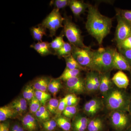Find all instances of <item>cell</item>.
Returning <instances> with one entry per match:
<instances>
[{
	"mask_svg": "<svg viewBox=\"0 0 131 131\" xmlns=\"http://www.w3.org/2000/svg\"><path fill=\"white\" fill-rule=\"evenodd\" d=\"M113 19L101 14L95 6L90 5L86 28L90 35L101 46L105 38L110 33Z\"/></svg>",
	"mask_w": 131,
	"mask_h": 131,
	"instance_id": "obj_1",
	"label": "cell"
},
{
	"mask_svg": "<svg viewBox=\"0 0 131 131\" xmlns=\"http://www.w3.org/2000/svg\"><path fill=\"white\" fill-rule=\"evenodd\" d=\"M130 96L131 95L124 89L114 86L103 95L104 106L111 112L121 111L128 112Z\"/></svg>",
	"mask_w": 131,
	"mask_h": 131,
	"instance_id": "obj_2",
	"label": "cell"
},
{
	"mask_svg": "<svg viewBox=\"0 0 131 131\" xmlns=\"http://www.w3.org/2000/svg\"><path fill=\"white\" fill-rule=\"evenodd\" d=\"M114 49L110 47H101L93 50L90 71H95L102 74L114 69Z\"/></svg>",
	"mask_w": 131,
	"mask_h": 131,
	"instance_id": "obj_3",
	"label": "cell"
},
{
	"mask_svg": "<svg viewBox=\"0 0 131 131\" xmlns=\"http://www.w3.org/2000/svg\"><path fill=\"white\" fill-rule=\"evenodd\" d=\"M64 18L63 34L70 43L72 45L80 48H86L88 47L83 42L81 31L72 21L71 17L65 15Z\"/></svg>",
	"mask_w": 131,
	"mask_h": 131,
	"instance_id": "obj_4",
	"label": "cell"
},
{
	"mask_svg": "<svg viewBox=\"0 0 131 131\" xmlns=\"http://www.w3.org/2000/svg\"><path fill=\"white\" fill-rule=\"evenodd\" d=\"M109 116L110 126L114 131H124L131 126V116L128 112L112 111Z\"/></svg>",
	"mask_w": 131,
	"mask_h": 131,
	"instance_id": "obj_5",
	"label": "cell"
},
{
	"mask_svg": "<svg viewBox=\"0 0 131 131\" xmlns=\"http://www.w3.org/2000/svg\"><path fill=\"white\" fill-rule=\"evenodd\" d=\"M59 10L54 8L40 24L45 29L49 30L51 37L55 36L59 28L63 27V23L64 18L61 15Z\"/></svg>",
	"mask_w": 131,
	"mask_h": 131,
	"instance_id": "obj_6",
	"label": "cell"
},
{
	"mask_svg": "<svg viewBox=\"0 0 131 131\" xmlns=\"http://www.w3.org/2000/svg\"><path fill=\"white\" fill-rule=\"evenodd\" d=\"M72 48L71 55L75 60L85 70H90L93 50L88 46L80 48L72 45Z\"/></svg>",
	"mask_w": 131,
	"mask_h": 131,
	"instance_id": "obj_7",
	"label": "cell"
},
{
	"mask_svg": "<svg viewBox=\"0 0 131 131\" xmlns=\"http://www.w3.org/2000/svg\"><path fill=\"white\" fill-rule=\"evenodd\" d=\"M117 25L115 30L114 40L117 45L131 35V24L116 13Z\"/></svg>",
	"mask_w": 131,
	"mask_h": 131,
	"instance_id": "obj_8",
	"label": "cell"
},
{
	"mask_svg": "<svg viewBox=\"0 0 131 131\" xmlns=\"http://www.w3.org/2000/svg\"><path fill=\"white\" fill-rule=\"evenodd\" d=\"M104 107L103 100L99 98H93L84 103L83 112L89 118H93Z\"/></svg>",
	"mask_w": 131,
	"mask_h": 131,
	"instance_id": "obj_9",
	"label": "cell"
},
{
	"mask_svg": "<svg viewBox=\"0 0 131 131\" xmlns=\"http://www.w3.org/2000/svg\"><path fill=\"white\" fill-rule=\"evenodd\" d=\"M65 82L66 89L70 94H80L86 92L85 78L80 76L71 78Z\"/></svg>",
	"mask_w": 131,
	"mask_h": 131,
	"instance_id": "obj_10",
	"label": "cell"
},
{
	"mask_svg": "<svg viewBox=\"0 0 131 131\" xmlns=\"http://www.w3.org/2000/svg\"><path fill=\"white\" fill-rule=\"evenodd\" d=\"M90 119L85 114L78 113L71 122V131H87Z\"/></svg>",
	"mask_w": 131,
	"mask_h": 131,
	"instance_id": "obj_11",
	"label": "cell"
},
{
	"mask_svg": "<svg viewBox=\"0 0 131 131\" xmlns=\"http://www.w3.org/2000/svg\"><path fill=\"white\" fill-rule=\"evenodd\" d=\"M113 63L114 69L120 71H127L130 72L131 67L127 61L121 53L114 49L113 52Z\"/></svg>",
	"mask_w": 131,
	"mask_h": 131,
	"instance_id": "obj_12",
	"label": "cell"
},
{
	"mask_svg": "<svg viewBox=\"0 0 131 131\" xmlns=\"http://www.w3.org/2000/svg\"><path fill=\"white\" fill-rule=\"evenodd\" d=\"M111 71L100 74V83L99 91L104 95L114 87L113 83L110 77Z\"/></svg>",
	"mask_w": 131,
	"mask_h": 131,
	"instance_id": "obj_13",
	"label": "cell"
},
{
	"mask_svg": "<svg viewBox=\"0 0 131 131\" xmlns=\"http://www.w3.org/2000/svg\"><path fill=\"white\" fill-rule=\"evenodd\" d=\"M115 86L121 89L127 88L129 84V80L127 75L122 71H119L112 78Z\"/></svg>",
	"mask_w": 131,
	"mask_h": 131,
	"instance_id": "obj_14",
	"label": "cell"
},
{
	"mask_svg": "<svg viewBox=\"0 0 131 131\" xmlns=\"http://www.w3.org/2000/svg\"><path fill=\"white\" fill-rule=\"evenodd\" d=\"M105 121L101 117H95L90 120L87 131H106Z\"/></svg>",
	"mask_w": 131,
	"mask_h": 131,
	"instance_id": "obj_15",
	"label": "cell"
},
{
	"mask_svg": "<svg viewBox=\"0 0 131 131\" xmlns=\"http://www.w3.org/2000/svg\"><path fill=\"white\" fill-rule=\"evenodd\" d=\"M90 5L82 1L71 0L69 7L74 15L79 17L88 8Z\"/></svg>",
	"mask_w": 131,
	"mask_h": 131,
	"instance_id": "obj_16",
	"label": "cell"
},
{
	"mask_svg": "<svg viewBox=\"0 0 131 131\" xmlns=\"http://www.w3.org/2000/svg\"><path fill=\"white\" fill-rule=\"evenodd\" d=\"M9 105L14 109L17 115H22L27 109V101L23 97L16 98Z\"/></svg>",
	"mask_w": 131,
	"mask_h": 131,
	"instance_id": "obj_17",
	"label": "cell"
},
{
	"mask_svg": "<svg viewBox=\"0 0 131 131\" xmlns=\"http://www.w3.org/2000/svg\"><path fill=\"white\" fill-rule=\"evenodd\" d=\"M51 80V78L49 77H41L36 78L31 84L35 90L46 92Z\"/></svg>",
	"mask_w": 131,
	"mask_h": 131,
	"instance_id": "obj_18",
	"label": "cell"
},
{
	"mask_svg": "<svg viewBox=\"0 0 131 131\" xmlns=\"http://www.w3.org/2000/svg\"><path fill=\"white\" fill-rule=\"evenodd\" d=\"M21 122L22 126L27 131H36L37 129V122L32 115L26 114L22 118Z\"/></svg>",
	"mask_w": 131,
	"mask_h": 131,
	"instance_id": "obj_19",
	"label": "cell"
},
{
	"mask_svg": "<svg viewBox=\"0 0 131 131\" xmlns=\"http://www.w3.org/2000/svg\"><path fill=\"white\" fill-rule=\"evenodd\" d=\"M14 109L10 105H7L0 108V121L4 122L16 115Z\"/></svg>",
	"mask_w": 131,
	"mask_h": 131,
	"instance_id": "obj_20",
	"label": "cell"
},
{
	"mask_svg": "<svg viewBox=\"0 0 131 131\" xmlns=\"http://www.w3.org/2000/svg\"><path fill=\"white\" fill-rule=\"evenodd\" d=\"M46 29L43 27L40 24L37 26L31 28V34L33 38L38 42H42L44 35H46Z\"/></svg>",
	"mask_w": 131,
	"mask_h": 131,
	"instance_id": "obj_21",
	"label": "cell"
},
{
	"mask_svg": "<svg viewBox=\"0 0 131 131\" xmlns=\"http://www.w3.org/2000/svg\"><path fill=\"white\" fill-rule=\"evenodd\" d=\"M56 121L58 126L63 131H71V122L70 119L62 115L57 117Z\"/></svg>",
	"mask_w": 131,
	"mask_h": 131,
	"instance_id": "obj_22",
	"label": "cell"
},
{
	"mask_svg": "<svg viewBox=\"0 0 131 131\" xmlns=\"http://www.w3.org/2000/svg\"><path fill=\"white\" fill-rule=\"evenodd\" d=\"M72 45L70 43L65 42L63 46L59 50L57 51L55 54L59 58H64L70 56L72 54Z\"/></svg>",
	"mask_w": 131,
	"mask_h": 131,
	"instance_id": "obj_23",
	"label": "cell"
},
{
	"mask_svg": "<svg viewBox=\"0 0 131 131\" xmlns=\"http://www.w3.org/2000/svg\"><path fill=\"white\" fill-rule=\"evenodd\" d=\"M81 71L80 70H70L65 68L63 73L58 78L61 81L66 82L71 78L80 76Z\"/></svg>",
	"mask_w": 131,
	"mask_h": 131,
	"instance_id": "obj_24",
	"label": "cell"
},
{
	"mask_svg": "<svg viewBox=\"0 0 131 131\" xmlns=\"http://www.w3.org/2000/svg\"><path fill=\"white\" fill-rule=\"evenodd\" d=\"M61 81L59 78L52 79L49 83L48 90L54 96L56 95L62 88Z\"/></svg>",
	"mask_w": 131,
	"mask_h": 131,
	"instance_id": "obj_25",
	"label": "cell"
},
{
	"mask_svg": "<svg viewBox=\"0 0 131 131\" xmlns=\"http://www.w3.org/2000/svg\"><path fill=\"white\" fill-rule=\"evenodd\" d=\"M66 63V69H78L81 71L85 70L75 60L72 55L66 57L64 58Z\"/></svg>",
	"mask_w": 131,
	"mask_h": 131,
	"instance_id": "obj_26",
	"label": "cell"
},
{
	"mask_svg": "<svg viewBox=\"0 0 131 131\" xmlns=\"http://www.w3.org/2000/svg\"><path fill=\"white\" fill-rule=\"evenodd\" d=\"M35 115L39 120L44 122L50 119L51 114L45 106L42 105Z\"/></svg>",
	"mask_w": 131,
	"mask_h": 131,
	"instance_id": "obj_27",
	"label": "cell"
},
{
	"mask_svg": "<svg viewBox=\"0 0 131 131\" xmlns=\"http://www.w3.org/2000/svg\"><path fill=\"white\" fill-rule=\"evenodd\" d=\"M35 91L31 83H28L25 87L22 92L23 97L27 101H30L35 96Z\"/></svg>",
	"mask_w": 131,
	"mask_h": 131,
	"instance_id": "obj_28",
	"label": "cell"
},
{
	"mask_svg": "<svg viewBox=\"0 0 131 131\" xmlns=\"http://www.w3.org/2000/svg\"><path fill=\"white\" fill-rule=\"evenodd\" d=\"M35 96L43 106L45 105L47 102L51 99V95L45 91L35 90Z\"/></svg>",
	"mask_w": 131,
	"mask_h": 131,
	"instance_id": "obj_29",
	"label": "cell"
},
{
	"mask_svg": "<svg viewBox=\"0 0 131 131\" xmlns=\"http://www.w3.org/2000/svg\"><path fill=\"white\" fill-rule=\"evenodd\" d=\"M64 36V35L62 33V34L58 37H56L50 43L51 49L54 51L55 53L57 51L59 50L65 43L63 40Z\"/></svg>",
	"mask_w": 131,
	"mask_h": 131,
	"instance_id": "obj_30",
	"label": "cell"
},
{
	"mask_svg": "<svg viewBox=\"0 0 131 131\" xmlns=\"http://www.w3.org/2000/svg\"><path fill=\"white\" fill-rule=\"evenodd\" d=\"M77 106H67L62 113V115L68 118H73L78 114Z\"/></svg>",
	"mask_w": 131,
	"mask_h": 131,
	"instance_id": "obj_31",
	"label": "cell"
},
{
	"mask_svg": "<svg viewBox=\"0 0 131 131\" xmlns=\"http://www.w3.org/2000/svg\"><path fill=\"white\" fill-rule=\"evenodd\" d=\"M59 102L56 98H51L47 102L46 107L51 114H56Z\"/></svg>",
	"mask_w": 131,
	"mask_h": 131,
	"instance_id": "obj_32",
	"label": "cell"
},
{
	"mask_svg": "<svg viewBox=\"0 0 131 131\" xmlns=\"http://www.w3.org/2000/svg\"><path fill=\"white\" fill-rule=\"evenodd\" d=\"M92 81L93 83L94 93L99 91V87L100 83V73L95 71H90Z\"/></svg>",
	"mask_w": 131,
	"mask_h": 131,
	"instance_id": "obj_33",
	"label": "cell"
},
{
	"mask_svg": "<svg viewBox=\"0 0 131 131\" xmlns=\"http://www.w3.org/2000/svg\"><path fill=\"white\" fill-rule=\"evenodd\" d=\"M70 1L71 0H54L50 2V5L54 6V8L59 10L69 6Z\"/></svg>",
	"mask_w": 131,
	"mask_h": 131,
	"instance_id": "obj_34",
	"label": "cell"
},
{
	"mask_svg": "<svg viewBox=\"0 0 131 131\" xmlns=\"http://www.w3.org/2000/svg\"><path fill=\"white\" fill-rule=\"evenodd\" d=\"M41 106V103L34 96L30 101L29 110L31 113L35 114V113L37 112Z\"/></svg>",
	"mask_w": 131,
	"mask_h": 131,
	"instance_id": "obj_35",
	"label": "cell"
},
{
	"mask_svg": "<svg viewBox=\"0 0 131 131\" xmlns=\"http://www.w3.org/2000/svg\"><path fill=\"white\" fill-rule=\"evenodd\" d=\"M65 97L67 101V106H77L80 101V98L77 97L74 94H69Z\"/></svg>",
	"mask_w": 131,
	"mask_h": 131,
	"instance_id": "obj_36",
	"label": "cell"
},
{
	"mask_svg": "<svg viewBox=\"0 0 131 131\" xmlns=\"http://www.w3.org/2000/svg\"><path fill=\"white\" fill-rule=\"evenodd\" d=\"M85 84L86 91L87 92L89 93H94L93 83L90 71L86 75L85 78Z\"/></svg>",
	"mask_w": 131,
	"mask_h": 131,
	"instance_id": "obj_37",
	"label": "cell"
},
{
	"mask_svg": "<svg viewBox=\"0 0 131 131\" xmlns=\"http://www.w3.org/2000/svg\"><path fill=\"white\" fill-rule=\"evenodd\" d=\"M43 126L46 131H54L58 126L56 120L50 119L43 122Z\"/></svg>",
	"mask_w": 131,
	"mask_h": 131,
	"instance_id": "obj_38",
	"label": "cell"
},
{
	"mask_svg": "<svg viewBox=\"0 0 131 131\" xmlns=\"http://www.w3.org/2000/svg\"><path fill=\"white\" fill-rule=\"evenodd\" d=\"M116 13L118 14L123 18L131 24V10L116 9Z\"/></svg>",
	"mask_w": 131,
	"mask_h": 131,
	"instance_id": "obj_39",
	"label": "cell"
},
{
	"mask_svg": "<svg viewBox=\"0 0 131 131\" xmlns=\"http://www.w3.org/2000/svg\"><path fill=\"white\" fill-rule=\"evenodd\" d=\"M67 106V101H66L65 97H64L63 98H62L59 101L58 107L57 109L56 114L57 117L62 115L63 112L64 110Z\"/></svg>",
	"mask_w": 131,
	"mask_h": 131,
	"instance_id": "obj_40",
	"label": "cell"
},
{
	"mask_svg": "<svg viewBox=\"0 0 131 131\" xmlns=\"http://www.w3.org/2000/svg\"><path fill=\"white\" fill-rule=\"evenodd\" d=\"M118 49L131 50V35L126 39L119 44L117 45Z\"/></svg>",
	"mask_w": 131,
	"mask_h": 131,
	"instance_id": "obj_41",
	"label": "cell"
},
{
	"mask_svg": "<svg viewBox=\"0 0 131 131\" xmlns=\"http://www.w3.org/2000/svg\"><path fill=\"white\" fill-rule=\"evenodd\" d=\"M30 47L33 48L39 54H40L42 56L48 55L47 52L44 50L41 46L40 42H38V43L33 44L31 45Z\"/></svg>",
	"mask_w": 131,
	"mask_h": 131,
	"instance_id": "obj_42",
	"label": "cell"
},
{
	"mask_svg": "<svg viewBox=\"0 0 131 131\" xmlns=\"http://www.w3.org/2000/svg\"><path fill=\"white\" fill-rule=\"evenodd\" d=\"M118 51L123 55L131 67V50L128 49H118Z\"/></svg>",
	"mask_w": 131,
	"mask_h": 131,
	"instance_id": "obj_43",
	"label": "cell"
},
{
	"mask_svg": "<svg viewBox=\"0 0 131 131\" xmlns=\"http://www.w3.org/2000/svg\"><path fill=\"white\" fill-rule=\"evenodd\" d=\"M10 128L9 121H4L0 124V131H9Z\"/></svg>",
	"mask_w": 131,
	"mask_h": 131,
	"instance_id": "obj_44",
	"label": "cell"
},
{
	"mask_svg": "<svg viewBox=\"0 0 131 131\" xmlns=\"http://www.w3.org/2000/svg\"><path fill=\"white\" fill-rule=\"evenodd\" d=\"M24 127L19 123H16L10 127L9 131H25Z\"/></svg>",
	"mask_w": 131,
	"mask_h": 131,
	"instance_id": "obj_45",
	"label": "cell"
},
{
	"mask_svg": "<svg viewBox=\"0 0 131 131\" xmlns=\"http://www.w3.org/2000/svg\"><path fill=\"white\" fill-rule=\"evenodd\" d=\"M128 112L130 114L131 116V94L130 96V102H129V111Z\"/></svg>",
	"mask_w": 131,
	"mask_h": 131,
	"instance_id": "obj_46",
	"label": "cell"
},
{
	"mask_svg": "<svg viewBox=\"0 0 131 131\" xmlns=\"http://www.w3.org/2000/svg\"><path fill=\"white\" fill-rule=\"evenodd\" d=\"M124 131H131V126Z\"/></svg>",
	"mask_w": 131,
	"mask_h": 131,
	"instance_id": "obj_47",
	"label": "cell"
},
{
	"mask_svg": "<svg viewBox=\"0 0 131 131\" xmlns=\"http://www.w3.org/2000/svg\"><path fill=\"white\" fill-rule=\"evenodd\" d=\"M130 72L131 74V70Z\"/></svg>",
	"mask_w": 131,
	"mask_h": 131,
	"instance_id": "obj_48",
	"label": "cell"
}]
</instances>
